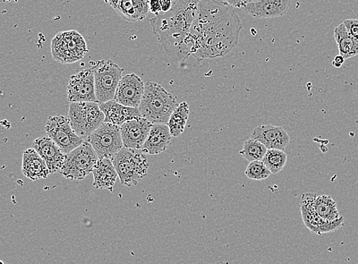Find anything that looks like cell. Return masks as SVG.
Returning <instances> with one entry per match:
<instances>
[{
	"label": "cell",
	"mask_w": 358,
	"mask_h": 264,
	"mask_svg": "<svg viewBox=\"0 0 358 264\" xmlns=\"http://www.w3.org/2000/svg\"><path fill=\"white\" fill-rule=\"evenodd\" d=\"M92 173L94 177L93 186L96 189L113 191L118 175L112 159H99Z\"/></svg>",
	"instance_id": "cell-21"
},
{
	"label": "cell",
	"mask_w": 358,
	"mask_h": 264,
	"mask_svg": "<svg viewBox=\"0 0 358 264\" xmlns=\"http://www.w3.org/2000/svg\"><path fill=\"white\" fill-rule=\"evenodd\" d=\"M95 80L96 96L98 103L113 100L119 82L122 78L124 68L112 61H99L92 67Z\"/></svg>",
	"instance_id": "cell-8"
},
{
	"label": "cell",
	"mask_w": 358,
	"mask_h": 264,
	"mask_svg": "<svg viewBox=\"0 0 358 264\" xmlns=\"http://www.w3.org/2000/svg\"><path fill=\"white\" fill-rule=\"evenodd\" d=\"M115 10L122 18L129 22H139L132 0H120Z\"/></svg>",
	"instance_id": "cell-28"
},
{
	"label": "cell",
	"mask_w": 358,
	"mask_h": 264,
	"mask_svg": "<svg viewBox=\"0 0 358 264\" xmlns=\"http://www.w3.org/2000/svg\"><path fill=\"white\" fill-rule=\"evenodd\" d=\"M245 175L252 180L262 181L267 179L271 173L262 160H258L250 161L245 169Z\"/></svg>",
	"instance_id": "cell-27"
},
{
	"label": "cell",
	"mask_w": 358,
	"mask_h": 264,
	"mask_svg": "<svg viewBox=\"0 0 358 264\" xmlns=\"http://www.w3.org/2000/svg\"><path fill=\"white\" fill-rule=\"evenodd\" d=\"M172 135L166 124H152L150 133L141 150L145 154L159 155L171 144Z\"/></svg>",
	"instance_id": "cell-18"
},
{
	"label": "cell",
	"mask_w": 358,
	"mask_h": 264,
	"mask_svg": "<svg viewBox=\"0 0 358 264\" xmlns=\"http://www.w3.org/2000/svg\"><path fill=\"white\" fill-rule=\"evenodd\" d=\"M86 41L78 31L58 32L51 41V54L58 63L71 64L88 53Z\"/></svg>",
	"instance_id": "cell-6"
},
{
	"label": "cell",
	"mask_w": 358,
	"mask_h": 264,
	"mask_svg": "<svg viewBox=\"0 0 358 264\" xmlns=\"http://www.w3.org/2000/svg\"><path fill=\"white\" fill-rule=\"evenodd\" d=\"M139 22L146 19L149 13V0H132Z\"/></svg>",
	"instance_id": "cell-29"
},
{
	"label": "cell",
	"mask_w": 358,
	"mask_h": 264,
	"mask_svg": "<svg viewBox=\"0 0 358 264\" xmlns=\"http://www.w3.org/2000/svg\"><path fill=\"white\" fill-rule=\"evenodd\" d=\"M242 23L234 8L217 0H201L191 28V54L198 61L223 57L236 47Z\"/></svg>",
	"instance_id": "cell-1"
},
{
	"label": "cell",
	"mask_w": 358,
	"mask_h": 264,
	"mask_svg": "<svg viewBox=\"0 0 358 264\" xmlns=\"http://www.w3.org/2000/svg\"><path fill=\"white\" fill-rule=\"evenodd\" d=\"M144 89L145 84L140 76L127 74L119 82L113 100L127 107L139 108Z\"/></svg>",
	"instance_id": "cell-13"
},
{
	"label": "cell",
	"mask_w": 358,
	"mask_h": 264,
	"mask_svg": "<svg viewBox=\"0 0 358 264\" xmlns=\"http://www.w3.org/2000/svg\"><path fill=\"white\" fill-rule=\"evenodd\" d=\"M0 263H3V261H0Z\"/></svg>",
	"instance_id": "cell-38"
},
{
	"label": "cell",
	"mask_w": 358,
	"mask_h": 264,
	"mask_svg": "<svg viewBox=\"0 0 358 264\" xmlns=\"http://www.w3.org/2000/svg\"><path fill=\"white\" fill-rule=\"evenodd\" d=\"M250 2H257L258 0H249Z\"/></svg>",
	"instance_id": "cell-37"
},
{
	"label": "cell",
	"mask_w": 358,
	"mask_h": 264,
	"mask_svg": "<svg viewBox=\"0 0 358 264\" xmlns=\"http://www.w3.org/2000/svg\"><path fill=\"white\" fill-rule=\"evenodd\" d=\"M173 1H174V0H173Z\"/></svg>",
	"instance_id": "cell-39"
},
{
	"label": "cell",
	"mask_w": 358,
	"mask_h": 264,
	"mask_svg": "<svg viewBox=\"0 0 358 264\" xmlns=\"http://www.w3.org/2000/svg\"><path fill=\"white\" fill-rule=\"evenodd\" d=\"M149 10L152 14L159 15L162 12L159 0H149Z\"/></svg>",
	"instance_id": "cell-32"
},
{
	"label": "cell",
	"mask_w": 358,
	"mask_h": 264,
	"mask_svg": "<svg viewBox=\"0 0 358 264\" xmlns=\"http://www.w3.org/2000/svg\"><path fill=\"white\" fill-rule=\"evenodd\" d=\"M178 105L173 94L157 82H148L138 108L141 116L152 124H167Z\"/></svg>",
	"instance_id": "cell-3"
},
{
	"label": "cell",
	"mask_w": 358,
	"mask_h": 264,
	"mask_svg": "<svg viewBox=\"0 0 358 264\" xmlns=\"http://www.w3.org/2000/svg\"><path fill=\"white\" fill-rule=\"evenodd\" d=\"M268 149L261 142L249 139L243 143V149L240 154L247 161H250L262 160L265 156Z\"/></svg>",
	"instance_id": "cell-26"
},
{
	"label": "cell",
	"mask_w": 358,
	"mask_h": 264,
	"mask_svg": "<svg viewBox=\"0 0 358 264\" xmlns=\"http://www.w3.org/2000/svg\"><path fill=\"white\" fill-rule=\"evenodd\" d=\"M22 173L31 181L47 178L50 175L49 168L45 160L34 148L28 149L23 153Z\"/></svg>",
	"instance_id": "cell-19"
},
{
	"label": "cell",
	"mask_w": 358,
	"mask_h": 264,
	"mask_svg": "<svg viewBox=\"0 0 358 264\" xmlns=\"http://www.w3.org/2000/svg\"><path fill=\"white\" fill-rule=\"evenodd\" d=\"M223 2L237 8H244L247 3H250L249 0H223Z\"/></svg>",
	"instance_id": "cell-31"
},
{
	"label": "cell",
	"mask_w": 358,
	"mask_h": 264,
	"mask_svg": "<svg viewBox=\"0 0 358 264\" xmlns=\"http://www.w3.org/2000/svg\"><path fill=\"white\" fill-rule=\"evenodd\" d=\"M119 1H120V0H105V2L110 6H112L114 10L118 4Z\"/></svg>",
	"instance_id": "cell-35"
},
{
	"label": "cell",
	"mask_w": 358,
	"mask_h": 264,
	"mask_svg": "<svg viewBox=\"0 0 358 264\" xmlns=\"http://www.w3.org/2000/svg\"><path fill=\"white\" fill-rule=\"evenodd\" d=\"M313 207L324 220L334 221L340 218L336 202L328 195H314Z\"/></svg>",
	"instance_id": "cell-24"
},
{
	"label": "cell",
	"mask_w": 358,
	"mask_h": 264,
	"mask_svg": "<svg viewBox=\"0 0 358 264\" xmlns=\"http://www.w3.org/2000/svg\"><path fill=\"white\" fill-rule=\"evenodd\" d=\"M314 195L311 193L302 195L301 211L305 226L317 235L334 232L343 226L345 219L343 217L334 221H326L318 215L313 204Z\"/></svg>",
	"instance_id": "cell-11"
},
{
	"label": "cell",
	"mask_w": 358,
	"mask_h": 264,
	"mask_svg": "<svg viewBox=\"0 0 358 264\" xmlns=\"http://www.w3.org/2000/svg\"><path fill=\"white\" fill-rule=\"evenodd\" d=\"M345 61L346 59L342 55L339 54L335 57L334 61H332V65L336 68H340L344 64Z\"/></svg>",
	"instance_id": "cell-34"
},
{
	"label": "cell",
	"mask_w": 358,
	"mask_h": 264,
	"mask_svg": "<svg viewBox=\"0 0 358 264\" xmlns=\"http://www.w3.org/2000/svg\"><path fill=\"white\" fill-rule=\"evenodd\" d=\"M32 147L49 168L50 174H55L61 170L66 154L49 136H41L33 142Z\"/></svg>",
	"instance_id": "cell-17"
},
{
	"label": "cell",
	"mask_w": 358,
	"mask_h": 264,
	"mask_svg": "<svg viewBox=\"0 0 358 264\" xmlns=\"http://www.w3.org/2000/svg\"><path fill=\"white\" fill-rule=\"evenodd\" d=\"M201 0H174L171 10L149 22L166 54L176 62H185L192 51L191 28Z\"/></svg>",
	"instance_id": "cell-2"
},
{
	"label": "cell",
	"mask_w": 358,
	"mask_h": 264,
	"mask_svg": "<svg viewBox=\"0 0 358 264\" xmlns=\"http://www.w3.org/2000/svg\"><path fill=\"white\" fill-rule=\"evenodd\" d=\"M101 112L105 115L106 123L121 126L134 117L141 116L138 108L123 105L115 100H110L99 105Z\"/></svg>",
	"instance_id": "cell-20"
},
{
	"label": "cell",
	"mask_w": 358,
	"mask_h": 264,
	"mask_svg": "<svg viewBox=\"0 0 358 264\" xmlns=\"http://www.w3.org/2000/svg\"><path fill=\"white\" fill-rule=\"evenodd\" d=\"M162 13H167L173 6V0H159Z\"/></svg>",
	"instance_id": "cell-33"
},
{
	"label": "cell",
	"mask_w": 358,
	"mask_h": 264,
	"mask_svg": "<svg viewBox=\"0 0 358 264\" xmlns=\"http://www.w3.org/2000/svg\"><path fill=\"white\" fill-rule=\"evenodd\" d=\"M287 161V156L284 150L278 149H268L265 156L262 159L264 164L266 166L273 175L282 172Z\"/></svg>",
	"instance_id": "cell-25"
},
{
	"label": "cell",
	"mask_w": 358,
	"mask_h": 264,
	"mask_svg": "<svg viewBox=\"0 0 358 264\" xmlns=\"http://www.w3.org/2000/svg\"><path fill=\"white\" fill-rule=\"evenodd\" d=\"M343 23L345 25L349 35L358 43V20L354 19L346 20Z\"/></svg>",
	"instance_id": "cell-30"
},
{
	"label": "cell",
	"mask_w": 358,
	"mask_h": 264,
	"mask_svg": "<svg viewBox=\"0 0 358 264\" xmlns=\"http://www.w3.org/2000/svg\"><path fill=\"white\" fill-rule=\"evenodd\" d=\"M99 159H113L123 147L120 126L104 122L87 139Z\"/></svg>",
	"instance_id": "cell-9"
},
{
	"label": "cell",
	"mask_w": 358,
	"mask_h": 264,
	"mask_svg": "<svg viewBox=\"0 0 358 264\" xmlns=\"http://www.w3.org/2000/svg\"><path fill=\"white\" fill-rule=\"evenodd\" d=\"M334 39L338 45L339 54L345 59L358 55V43L349 35L343 22L335 29Z\"/></svg>",
	"instance_id": "cell-22"
},
{
	"label": "cell",
	"mask_w": 358,
	"mask_h": 264,
	"mask_svg": "<svg viewBox=\"0 0 358 264\" xmlns=\"http://www.w3.org/2000/svg\"><path fill=\"white\" fill-rule=\"evenodd\" d=\"M251 136L252 139L265 145L267 149L284 150L291 141V138L283 127L271 124H262L255 127Z\"/></svg>",
	"instance_id": "cell-15"
},
{
	"label": "cell",
	"mask_w": 358,
	"mask_h": 264,
	"mask_svg": "<svg viewBox=\"0 0 358 264\" xmlns=\"http://www.w3.org/2000/svg\"><path fill=\"white\" fill-rule=\"evenodd\" d=\"M99 157L92 145L85 140L66 154L59 173L71 180H83L92 173Z\"/></svg>",
	"instance_id": "cell-7"
},
{
	"label": "cell",
	"mask_w": 358,
	"mask_h": 264,
	"mask_svg": "<svg viewBox=\"0 0 358 264\" xmlns=\"http://www.w3.org/2000/svg\"><path fill=\"white\" fill-rule=\"evenodd\" d=\"M66 92L71 102H97L92 68L71 75Z\"/></svg>",
	"instance_id": "cell-12"
},
{
	"label": "cell",
	"mask_w": 358,
	"mask_h": 264,
	"mask_svg": "<svg viewBox=\"0 0 358 264\" xmlns=\"http://www.w3.org/2000/svg\"><path fill=\"white\" fill-rule=\"evenodd\" d=\"M48 136L68 154L85 141L72 129L70 118L58 115L50 117L45 126Z\"/></svg>",
	"instance_id": "cell-10"
},
{
	"label": "cell",
	"mask_w": 358,
	"mask_h": 264,
	"mask_svg": "<svg viewBox=\"0 0 358 264\" xmlns=\"http://www.w3.org/2000/svg\"><path fill=\"white\" fill-rule=\"evenodd\" d=\"M190 115L189 104L183 101L178 104L169 119L167 125L173 138H178L185 130Z\"/></svg>",
	"instance_id": "cell-23"
},
{
	"label": "cell",
	"mask_w": 358,
	"mask_h": 264,
	"mask_svg": "<svg viewBox=\"0 0 358 264\" xmlns=\"http://www.w3.org/2000/svg\"><path fill=\"white\" fill-rule=\"evenodd\" d=\"M12 1H14V0H0V7L6 4L10 3ZM15 1H17V0H15Z\"/></svg>",
	"instance_id": "cell-36"
},
{
	"label": "cell",
	"mask_w": 358,
	"mask_h": 264,
	"mask_svg": "<svg viewBox=\"0 0 358 264\" xmlns=\"http://www.w3.org/2000/svg\"><path fill=\"white\" fill-rule=\"evenodd\" d=\"M292 0H258L250 2L243 10L257 19H272L285 15Z\"/></svg>",
	"instance_id": "cell-16"
},
{
	"label": "cell",
	"mask_w": 358,
	"mask_h": 264,
	"mask_svg": "<svg viewBox=\"0 0 358 264\" xmlns=\"http://www.w3.org/2000/svg\"><path fill=\"white\" fill-rule=\"evenodd\" d=\"M121 184L138 185L148 175V158L141 149L123 147L112 159Z\"/></svg>",
	"instance_id": "cell-4"
},
{
	"label": "cell",
	"mask_w": 358,
	"mask_h": 264,
	"mask_svg": "<svg viewBox=\"0 0 358 264\" xmlns=\"http://www.w3.org/2000/svg\"><path fill=\"white\" fill-rule=\"evenodd\" d=\"M152 124L146 118L134 117L120 126L124 147L141 149L146 141Z\"/></svg>",
	"instance_id": "cell-14"
},
{
	"label": "cell",
	"mask_w": 358,
	"mask_h": 264,
	"mask_svg": "<svg viewBox=\"0 0 358 264\" xmlns=\"http://www.w3.org/2000/svg\"><path fill=\"white\" fill-rule=\"evenodd\" d=\"M68 117L73 131L84 140L105 122L97 102H71Z\"/></svg>",
	"instance_id": "cell-5"
}]
</instances>
